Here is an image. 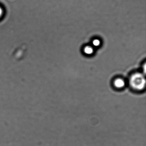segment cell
Instances as JSON below:
<instances>
[{
	"mask_svg": "<svg viewBox=\"0 0 146 146\" xmlns=\"http://www.w3.org/2000/svg\"><path fill=\"white\" fill-rule=\"evenodd\" d=\"M2 14H3V10H2V8L0 7V17H1Z\"/></svg>",
	"mask_w": 146,
	"mask_h": 146,
	"instance_id": "obj_3",
	"label": "cell"
},
{
	"mask_svg": "<svg viewBox=\"0 0 146 146\" xmlns=\"http://www.w3.org/2000/svg\"><path fill=\"white\" fill-rule=\"evenodd\" d=\"M99 41L98 40H95L94 41V44H95L96 45H99Z\"/></svg>",
	"mask_w": 146,
	"mask_h": 146,
	"instance_id": "obj_4",
	"label": "cell"
},
{
	"mask_svg": "<svg viewBox=\"0 0 146 146\" xmlns=\"http://www.w3.org/2000/svg\"><path fill=\"white\" fill-rule=\"evenodd\" d=\"M85 52L87 54H90L92 53V50L91 48H86L85 49Z\"/></svg>",
	"mask_w": 146,
	"mask_h": 146,
	"instance_id": "obj_2",
	"label": "cell"
},
{
	"mask_svg": "<svg viewBox=\"0 0 146 146\" xmlns=\"http://www.w3.org/2000/svg\"><path fill=\"white\" fill-rule=\"evenodd\" d=\"M114 85L118 88H122L125 85V82L123 79L121 78H118L114 81Z\"/></svg>",
	"mask_w": 146,
	"mask_h": 146,
	"instance_id": "obj_1",
	"label": "cell"
}]
</instances>
